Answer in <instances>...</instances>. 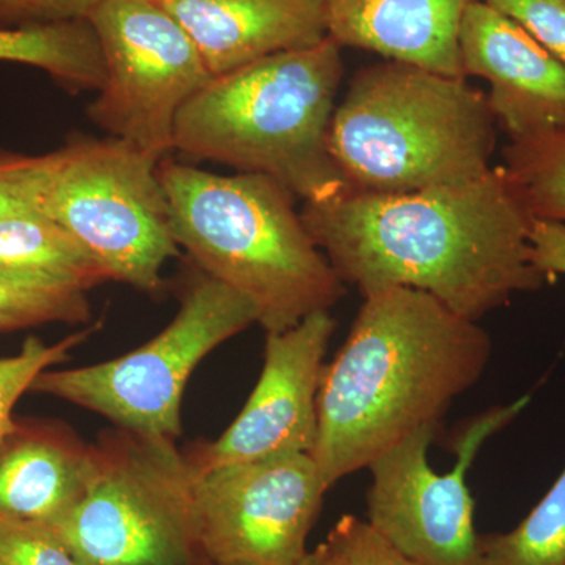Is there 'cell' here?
<instances>
[{"instance_id": "obj_26", "label": "cell", "mask_w": 565, "mask_h": 565, "mask_svg": "<svg viewBox=\"0 0 565 565\" xmlns=\"http://www.w3.org/2000/svg\"><path fill=\"white\" fill-rule=\"evenodd\" d=\"M99 0H0V28L87 18Z\"/></svg>"}, {"instance_id": "obj_20", "label": "cell", "mask_w": 565, "mask_h": 565, "mask_svg": "<svg viewBox=\"0 0 565 565\" xmlns=\"http://www.w3.org/2000/svg\"><path fill=\"white\" fill-rule=\"evenodd\" d=\"M481 552L484 565H565V467L514 530L481 535Z\"/></svg>"}, {"instance_id": "obj_28", "label": "cell", "mask_w": 565, "mask_h": 565, "mask_svg": "<svg viewBox=\"0 0 565 565\" xmlns=\"http://www.w3.org/2000/svg\"><path fill=\"white\" fill-rule=\"evenodd\" d=\"M31 156L0 151V221L18 211L32 210L28 200Z\"/></svg>"}, {"instance_id": "obj_16", "label": "cell", "mask_w": 565, "mask_h": 565, "mask_svg": "<svg viewBox=\"0 0 565 565\" xmlns=\"http://www.w3.org/2000/svg\"><path fill=\"white\" fill-rule=\"evenodd\" d=\"M96 449L55 427H11L0 444V515L54 526L87 493Z\"/></svg>"}, {"instance_id": "obj_12", "label": "cell", "mask_w": 565, "mask_h": 565, "mask_svg": "<svg viewBox=\"0 0 565 565\" xmlns=\"http://www.w3.org/2000/svg\"><path fill=\"white\" fill-rule=\"evenodd\" d=\"M337 321L318 311L285 332L266 333L263 371L241 414L212 444L188 457L193 473L310 455L318 435V394Z\"/></svg>"}, {"instance_id": "obj_14", "label": "cell", "mask_w": 565, "mask_h": 565, "mask_svg": "<svg viewBox=\"0 0 565 565\" xmlns=\"http://www.w3.org/2000/svg\"><path fill=\"white\" fill-rule=\"evenodd\" d=\"M180 22L212 77L327 35L326 0H156Z\"/></svg>"}, {"instance_id": "obj_22", "label": "cell", "mask_w": 565, "mask_h": 565, "mask_svg": "<svg viewBox=\"0 0 565 565\" xmlns=\"http://www.w3.org/2000/svg\"><path fill=\"white\" fill-rule=\"evenodd\" d=\"M88 337L90 330H82L55 344H46L39 337H29L20 352L0 356V444L14 426L13 408L22 394L32 388L43 371L65 362L70 352Z\"/></svg>"}, {"instance_id": "obj_5", "label": "cell", "mask_w": 565, "mask_h": 565, "mask_svg": "<svg viewBox=\"0 0 565 565\" xmlns=\"http://www.w3.org/2000/svg\"><path fill=\"white\" fill-rule=\"evenodd\" d=\"M497 120L465 77L385 61L360 70L333 111L329 151L351 191L407 193L493 169Z\"/></svg>"}, {"instance_id": "obj_10", "label": "cell", "mask_w": 565, "mask_h": 565, "mask_svg": "<svg viewBox=\"0 0 565 565\" xmlns=\"http://www.w3.org/2000/svg\"><path fill=\"white\" fill-rule=\"evenodd\" d=\"M531 397L497 405L467 422L456 437L455 468L435 473L429 446L440 424L405 437L370 465L367 522L419 565H484L475 527V501L468 471L482 445L514 422Z\"/></svg>"}, {"instance_id": "obj_3", "label": "cell", "mask_w": 565, "mask_h": 565, "mask_svg": "<svg viewBox=\"0 0 565 565\" xmlns=\"http://www.w3.org/2000/svg\"><path fill=\"white\" fill-rule=\"evenodd\" d=\"M178 247L203 273L255 307L266 333L285 332L307 316L330 311L345 285L305 228L296 195L258 173L217 174L163 159Z\"/></svg>"}, {"instance_id": "obj_6", "label": "cell", "mask_w": 565, "mask_h": 565, "mask_svg": "<svg viewBox=\"0 0 565 565\" xmlns=\"http://www.w3.org/2000/svg\"><path fill=\"white\" fill-rule=\"evenodd\" d=\"M159 163L125 140L71 137L31 156L29 206L73 234L111 280L159 292L163 267L181 250Z\"/></svg>"}, {"instance_id": "obj_9", "label": "cell", "mask_w": 565, "mask_h": 565, "mask_svg": "<svg viewBox=\"0 0 565 565\" xmlns=\"http://www.w3.org/2000/svg\"><path fill=\"white\" fill-rule=\"evenodd\" d=\"M102 44L106 84L88 118L114 139L163 161L182 107L212 74L191 36L156 0H99L87 14Z\"/></svg>"}, {"instance_id": "obj_1", "label": "cell", "mask_w": 565, "mask_h": 565, "mask_svg": "<svg viewBox=\"0 0 565 565\" xmlns=\"http://www.w3.org/2000/svg\"><path fill=\"white\" fill-rule=\"evenodd\" d=\"M300 215L340 280L363 297L416 289L478 322L548 281L531 263L533 215L501 167L427 191L345 188Z\"/></svg>"}, {"instance_id": "obj_7", "label": "cell", "mask_w": 565, "mask_h": 565, "mask_svg": "<svg viewBox=\"0 0 565 565\" xmlns=\"http://www.w3.org/2000/svg\"><path fill=\"white\" fill-rule=\"evenodd\" d=\"M87 493L51 526L81 565H202L193 475L174 440L120 429L95 446Z\"/></svg>"}, {"instance_id": "obj_19", "label": "cell", "mask_w": 565, "mask_h": 565, "mask_svg": "<svg viewBox=\"0 0 565 565\" xmlns=\"http://www.w3.org/2000/svg\"><path fill=\"white\" fill-rule=\"evenodd\" d=\"M501 169L535 221L565 222V128L511 141Z\"/></svg>"}, {"instance_id": "obj_11", "label": "cell", "mask_w": 565, "mask_h": 565, "mask_svg": "<svg viewBox=\"0 0 565 565\" xmlns=\"http://www.w3.org/2000/svg\"><path fill=\"white\" fill-rule=\"evenodd\" d=\"M192 475L203 564L292 565L308 552V534L330 490L313 457H273Z\"/></svg>"}, {"instance_id": "obj_23", "label": "cell", "mask_w": 565, "mask_h": 565, "mask_svg": "<svg viewBox=\"0 0 565 565\" xmlns=\"http://www.w3.org/2000/svg\"><path fill=\"white\" fill-rule=\"evenodd\" d=\"M0 565H81L51 526L0 515Z\"/></svg>"}, {"instance_id": "obj_18", "label": "cell", "mask_w": 565, "mask_h": 565, "mask_svg": "<svg viewBox=\"0 0 565 565\" xmlns=\"http://www.w3.org/2000/svg\"><path fill=\"white\" fill-rule=\"evenodd\" d=\"M0 63L44 71L73 93H98L106 84L102 44L87 18L0 28Z\"/></svg>"}, {"instance_id": "obj_15", "label": "cell", "mask_w": 565, "mask_h": 565, "mask_svg": "<svg viewBox=\"0 0 565 565\" xmlns=\"http://www.w3.org/2000/svg\"><path fill=\"white\" fill-rule=\"evenodd\" d=\"M476 0H326L327 35L385 61L465 77L460 28Z\"/></svg>"}, {"instance_id": "obj_4", "label": "cell", "mask_w": 565, "mask_h": 565, "mask_svg": "<svg viewBox=\"0 0 565 565\" xmlns=\"http://www.w3.org/2000/svg\"><path fill=\"white\" fill-rule=\"evenodd\" d=\"M343 76L330 36L214 76L178 115L174 151L273 178L305 203L329 199L348 188L329 151Z\"/></svg>"}, {"instance_id": "obj_13", "label": "cell", "mask_w": 565, "mask_h": 565, "mask_svg": "<svg viewBox=\"0 0 565 565\" xmlns=\"http://www.w3.org/2000/svg\"><path fill=\"white\" fill-rule=\"evenodd\" d=\"M459 47L465 77L489 82L490 109L511 141L565 128V65L519 22L476 0Z\"/></svg>"}, {"instance_id": "obj_24", "label": "cell", "mask_w": 565, "mask_h": 565, "mask_svg": "<svg viewBox=\"0 0 565 565\" xmlns=\"http://www.w3.org/2000/svg\"><path fill=\"white\" fill-rule=\"evenodd\" d=\"M326 542L345 565H419L355 515L341 516Z\"/></svg>"}, {"instance_id": "obj_27", "label": "cell", "mask_w": 565, "mask_h": 565, "mask_svg": "<svg viewBox=\"0 0 565 565\" xmlns=\"http://www.w3.org/2000/svg\"><path fill=\"white\" fill-rule=\"evenodd\" d=\"M531 263L546 278L565 275V222L533 221L530 230Z\"/></svg>"}, {"instance_id": "obj_21", "label": "cell", "mask_w": 565, "mask_h": 565, "mask_svg": "<svg viewBox=\"0 0 565 565\" xmlns=\"http://www.w3.org/2000/svg\"><path fill=\"white\" fill-rule=\"evenodd\" d=\"M92 318L87 294L0 278V332L43 323H85Z\"/></svg>"}, {"instance_id": "obj_8", "label": "cell", "mask_w": 565, "mask_h": 565, "mask_svg": "<svg viewBox=\"0 0 565 565\" xmlns=\"http://www.w3.org/2000/svg\"><path fill=\"white\" fill-rule=\"evenodd\" d=\"M256 323L255 307L204 275L185 291L173 321L136 351L109 362L43 371L31 392L103 415L120 429L174 440L185 385L200 362Z\"/></svg>"}, {"instance_id": "obj_30", "label": "cell", "mask_w": 565, "mask_h": 565, "mask_svg": "<svg viewBox=\"0 0 565 565\" xmlns=\"http://www.w3.org/2000/svg\"><path fill=\"white\" fill-rule=\"evenodd\" d=\"M203 565H243V564H211V563H206Z\"/></svg>"}, {"instance_id": "obj_29", "label": "cell", "mask_w": 565, "mask_h": 565, "mask_svg": "<svg viewBox=\"0 0 565 565\" xmlns=\"http://www.w3.org/2000/svg\"><path fill=\"white\" fill-rule=\"evenodd\" d=\"M292 565H345L343 559L330 548L327 542H322L313 552H307Z\"/></svg>"}, {"instance_id": "obj_17", "label": "cell", "mask_w": 565, "mask_h": 565, "mask_svg": "<svg viewBox=\"0 0 565 565\" xmlns=\"http://www.w3.org/2000/svg\"><path fill=\"white\" fill-rule=\"evenodd\" d=\"M0 278L85 294L111 280L73 234L35 210L0 221Z\"/></svg>"}, {"instance_id": "obj_2", "label": "cell", "mask_w": 565, "mask_h": 565, "mask_svg": "<svg viewBox=\"0 0 565 565\" xmlns=\"http://www.w3.org/2000/svg\"><path fill=\"white\" fill-rule=\"evenodd\" d=\"M363 300L319 386L310 456L330 489L440 424L492 356L490 334L429 294L392 288Z\"/></svg>"}, {"instance_id": "obj_25", "label": "cell", "mask_w": 565, "mask_h": 565, "mask_svg": "<svg viewBox=\"0 0 565 565\" xmlns=\"http://www.w3.org/2000/svg\"><path fill=\"white\" fill-rule=\"evenodd\" d=\"M508 14L565 65V0H484Z\"/></svg>"}]
</instances>
